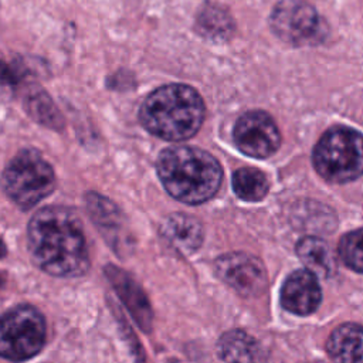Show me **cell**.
Returning <instances> with one entry per match:
<instances>
[{
  "label": "cell",
  "instance_id": "obj_22",
  "mask_svg": "<svg viewBox=\"0 0 363 363\" xmlns=\"http://www.w3.org/2000/svg\"><path fill=\"white\" fill-rule=\"evenodd\" d=\"M3 284H4V278H3V275L0 274V289H1V286H3Z\"/></svg>",
  "mask_w": 363,
  "mask_h": 363
},
{
  "label": "cell",
  "instance_id": "obj_20",
  "mask_svg": "<svg viewBox=\"0 0 363 363\" xmlns=\"http://www.w3.org/2000/svg\"><path fill=\"white\" fill-rule=\"evenodd\" d=\"M18 81V77L13 68H10L6 62L0 61V84L13 85Z\"/></svg>",
  "mask_w": 363,
  "mask_h": 363
},
{
  "label": "cell",
  "instance_id": "obj_5",
  "mask_svg": "<svg viewBox=\"0 0 363 363\" xmlns=\"http://www.w3.org/2000/svg\"><path fill=\"white\" fill-rule=\"evenodd\" d=\"M1 187L20 208L28 210L54 190V170L37 150L24 149L3 170Z\"/></svg>",
  "mask_w": 363,
  "mask_h": 363
},
{
  "label": "cell",
  "instance_id": "obj_19",
  "mask_svg": "<svg viewBox=\"0 0 363 363\" xmlns=\"http://www.w3.org/2000/svg\"><path fill=\"white\" fill-rule=\"evenodd\" d=\"M339 252L342 261L354 272L360 274L363 261H362V230L347 233L342 237L339 242Z\"/></svg>",
  "mask_w": 363,
  "mask_h": 363
},
{
  "label": "cell",
  "instance_id": "obj_12",
  "mask_svg": "<svg viewBox=\"0 0 363 363\" xmlns=\"http://www.w3.org/2000/svg\"><path fill=\"white\" fill-rule=\"evenodd\" d=\"M217 353L224 363H268L261 343L241 329L225 332L218 339Z\"/></svg>",
  "mask_w": 363,
  "mask_h": 363
},
{
  "label": "cell",
  "instance_id": "obj_13",
  "mask_svg": "<svg viewBox=\"0 0 363 363\" xmlns=\"http://www.w3.org/2000/svg\"><path fill=\"white\" fill-rule=\"evenodd\" d=\"M160 233L173 248L183 254L196 251L203 242L201 224L197 218L184 213H173L166 217Z\"/></svg>",
  "mask_w": 363,
  "mask_h": 363
},
{
  "label": "cell",
  "instance_id": "obj_17",
  "mask_svg": "<svg viewBox=\"0 0 363 363\" xmlns=\"http://www.w3.org/2000/svg\"><path fill=\"white\" fill-rule=\"evenodd\" d=\"M24 106L27 113L38 123L54 129H60L62 126V118L45 91H30L24 98Z\"/></svg>",
  "mask_w": 363,
  "mask_h": 363
},
{
  "label": "cell",
  "instance_id": "obj_2",
  "mask_svg": "<svg viewBox=\"0 0 363 363\" xmlns=\"http://www.w3.org/2000/svg\"><path fill=\"white\" fill-rule=\"evenodd\" d=\"M157 176L166 191L186 204L210 200L223 180V169L208 152L191 146H172L160 152Z\"/></svg>",
  "mask_w": 363,
  "mask_h": 363
},
{
  "label": "cell",
  "instance_id": "obj_10",
  "mask_svg": "<svg viewBox=\"0 0 363 363\" xmlns=\"http://www.w3.org/2000/svg\"><path fill=\"white\" fill-rule=\"evenodd\" d=\"M322 291L316 275L308 269H296L285 279L281 289L282 306L295 315H311L320 303Z\"/></svg>",
  "mask_w": 363,
  "mask_h": 363
},
{
  "label": "cell",
  "instance_id": "obj_21",
  "mask_svg": "<svg viewBox=\"0 0 363 363\" xmlns=\"http://www.w3.org/2000/svg\"><path fill=\"white\" fill-rule=\"evenodd\" d=\"M6 252H7V248H6L4 242H3V240L0 238V258H3L6 255Z\"/></svg>",
  "mask_w": 363,
  "mask_h": 363
},
{
  "label": "cell",
  "instance_id": "obj_4",
  "mask_svg": "<svg viewBox=\"0 0 363 363\" xmlns=\"http://www.w3.org/2000/svg\"><path fill=\"white\" fill-rule=\"evenodd\" d=\"M316 172L328 182L350 183L362 174V133L349 126L328 129L313 147Z\"/></svg>",
  "mask_w": 363,
  "mask_h": 363
},
{
  "label": "cell",
  "instance_id": "obj_6",
  "mask_svg": "<svg viewBox=\"0 0 363 363\" xmlns=\"http://www.w3.org/2000/svg\"><path fill=\"white\" fill-rule=\"evenodd\" d=\"M45 342V320L31 305H18L0 316V356L21 362L37 354Z\"/></svg>",
  "mask_w": 363,
  "mask_h": 363
},
{
  "label": "cell",
  "instance_id": "obj_7",
  "mask_svg": "<svg viewBox=\"0 0 363 363\" xmlns=\"http://www.w3.org/2000/svg\"><path fill=\"white\" fill-rule=\"evenodd\" d=\"M269 27L279 40L292 45H303L318 40L320 17L308 1L281 0L269 14Z\"/></svg>",
  "mask_w": 363,
  "mask_h": 363
},
{
  "label": "cell",
  "instance_id": "obj_18",
  "mask_svg": "<svg viewBox=\"0 0 363 363\" xmlns=\"http://www.w3.org/2000/svg\"><path fill=\"white\" fill-rule=\"evenodd\" d=\"M199 26L206 35L217 40L218 37L225 38L227 34H230L233 28V20L227 11L220 10L214 4H207L199 16Z\"/></svg>",
  "mask_w": 363,
  "mask_h": 363
},
{
  "label": "cell",
  "instance_id": "obj_16",
  "mask_svg": "<svg viewBox=\"0 0 363 363\" xmlns=\"http://www.w3.org/2000/svg\"><path fill=\"white\" fill-rule=\"evenodd\" d=\"M233 190L241 200L258 201L265 197L269 189L267 176L255 167H241L233 174Z\"/></svg>",
  "mask_w": 363,
  "mask_h": 363
},
{
  "label": "cell",
  "instance_id": "obj_8",
  "mask_svg": "<svg viewBox=\"0 0 363 363\" xmlns=\"http://www.w3.org/2000/svg\"><path fill=\"white\" fill-rule=\"evenodd\" d=\"M234 142L247 156L265 159L275 153L281 145V135L275 121L264 111L242 113L234 126Z\"/></svg>",
  "mask_w": 363,
  "mask_h": 363
},
{
  "label": "cell",
  "instance_id": "obj_3",
  "mask_svg": "<svg viewBox=\"0 0 363 363\" xmlns=\"http://www.w3.org/2000/svg\"><path fill=\"white\" fill-rule=\"evenodd\" d=\"M139 119L147 132L160 139L186 140L199 132L204 121V102L194 88L167 84L145 98Z\"/></svg>",
  "mask_w": 363,
  "mask_h": 363
},
{
  "label": "cell",
  "instance_id": "obj_14",
  "mask_svg": "<svg viewBox=\"0 0 363 363\" xmlns=\"http://www.w3.org/2000/svg\"><path fill=\"white\" fill-rule=\"evenodd\" d=\"M326 349L335 363H362V326L359 323L337 326L330 333Z\"/></svg>",
  "mask_w": 363,
  "mask_h": 363
},
{
  "label": "cell",
  "instance_id": "obj_9",
  "mask_svg": "<svg viewBox=\"0 0 363 363\" xmlns=\"http://www.w3.org/2000/svg\"><path fill=\"white\" fill-rule=\"evenodd\" d=\"M217 277L237 294L252 298L267 289L268 278L262 262L245 252H228L214 262Z\"/></svg>",
  "mask_w": 363,
  "mask_h": 363
},
{
  "label": "cell",
  "instance_id": "obj_1",
  "mask_svg": "<svg viewBox=\"0 0 363 363\" xmlns=\"http://www.w3.org/2000/svg\"><path fill=\"white\" fill-rule=\"evenodd\" d=\"M28 251L33 261L50 275L74 278L89 267L82 224L61 206L38 210L28 223Z\"/></svg>",
  "mask_w": 363,
  "mask_h": 363
},
{
  "label": "cell",
  "instance_id": "obj_15",
  "mask_svg": "<svg viewBox=\"0 0 363 363\" xmlns=\"http://www.w3.org/2000/svg\"><path fill=\"white\" fill-rule=\"evenodd\" d=\"M296 254L308 271L323 278L335 272V257L326 241L318 237H303L296 244Z\"/></svg>",
  "mask_w": 363,
  "mask_h": 363
},
{
  "label": "cell",
  "instance_id": "obj_11",
  "mask_svg": "<svg viewBox=\"0 0 363 363\" xmlns=\"http://www.w3.org/2000/svg\"><path fill=\"white\" fill-rule=\"evenodd\" d=\"M106 275L133 319L145 332H149L152 326V309L143 291L126 272L116 267L108 265Z\"/></svg>",
  "mask_w": 363,
  "mask_h": 363
}]
</instances>
